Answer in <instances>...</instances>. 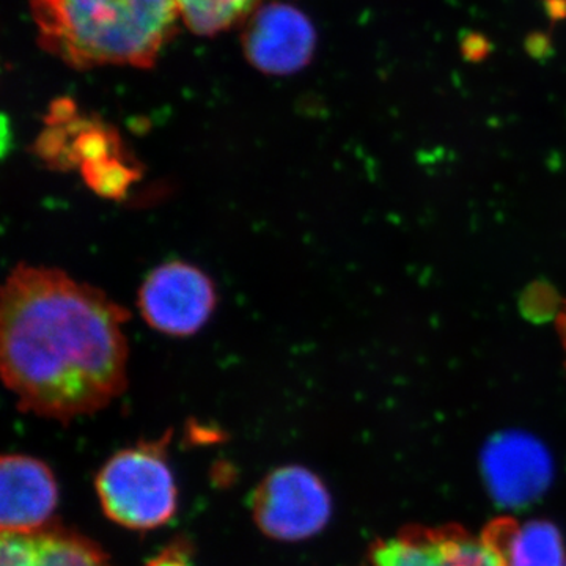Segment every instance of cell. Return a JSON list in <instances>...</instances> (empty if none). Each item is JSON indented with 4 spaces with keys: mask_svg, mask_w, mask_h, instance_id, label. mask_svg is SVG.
<instances>
[{
    "mask_svg": "<svg viewBox=\"0 0 566 566\" xmlns=\"http://www.w3.org/2000/svg\"><path fill=\"white\" fill-rule=\"evenodd\" d=\"M128 319L61 270L14 268L0 296V368L21 411L66 422L106 408L128 381Z\"/></svg>",
    "mask_w": 566,
    "mask_h": 566,
    "instance_id": "1",
    "label": "cell"
},
{
    "mask_svg": "<svg viewBox=\"0 0 566 566\" xmlns=\"http://www.w3.org/2000/svg\"><path fill=\"white\" fill-rule=\"evenodd\" d=\"M39 43L76 70L151 69L172 39L177 0H29Z\"/></svg>",
    "mask_w": 566,
    "mask_h": 566,
    "instance_id": "2",
    "label": "cell"
},
{
    "mask_svg": "<svg viewBox=\"0 0 566 566\" xmlns=\"http://www.w3.org/2000/svg\"><path fill=\"white\" fill-rule=\"evenodd\" d=\"M167 439L122 450L96 476L103 512L118 526L153 531L169 523L178 491L166 455Z\"/></svg>",
    "mask_w": 566,
    "mask_h": 566,
    "instance_id": "3",
    "label": "cell"
},
{
    "mask_svg": "<svg viewBox=\"0 0 566 566\" xmlns=\"http://www.w3.org/2000/svg\"><path fill=\"white\" fill-rule=\"evenodd\" d=\"M331 506L322 480L301 465L275 469L252 495L253 521L279 542H303L318 534L329 521Z\"/></svg>",
    "mask_w": 566,
    "mask_h": 566,
    "instance_id": "4",
    "label": "cell"
},
{
    "mask_svg": "<svg viewBox=\"0 0 566 566\" xmlns=\"http://www.w3.org/2000/svg\"><path fill=\"white\" fill-rule=\"evenodd\" d=\"M218 296L214 283L192 264L172 262L156 268L139 292L140 314L153 329L188 337L207 324Z\"/></svg>",
    "mask_w": 566,
    "mask_h": 566,
    "instance_id": "5",
    "label": "cell"
},
{
    "mask_svg": "<svg viewBox=\"0 0 566 566\" xmlns=\"http://www.w3.org/2000/svg\"><path fill=\"white\" fill-rule=\"evenodd\" d=\"M316 33L303 13L286 3H268L249 14L243 50L252 66L270 76H290L314 59Z\"/></svg>",
    "mask_w": 566,
    "mask_h": 566,
    "instance_id": "6",
    "label": "cell"
},
{
    "mask_svg": "<svg viewBox=\"0 0 566 566\" xmlns=\"http://www.w3.org/2000/svg\"><path fill=\"white\" fill-rule=\"evenodd\" d=\"M482 464L494 501L513 509L539 497L553 476L545 447L521 431H506L491 439L483 450Z\"/></svg>",
    "mask_w": 566,
    "mask_h": 566,
    "instance_id": "7",
    "label": "cell"
},
{
    "mask_svg": "<svg viewBox=\"0 0 566 566\" xmlns=\"http://www.w3.org/2000/svg\"><path fill=\"white\" fill-rule=\"evenodd\" d=\"M370 566H504L485 536L463 528H406L371 549Z\"/></svg>",
    "mask_w": 566,
    "mask_h": 566,
    "instance_id": "8",
    "label": "cell"
},
{
    "mask_svg": "<svg viewBox=\"0 0 566 566\" xmlns=\"http://www.w3.org/2000/svg\"><path fill=\"white\" fill-rule=\"evenodd\" d=\"M59 504L55 476L43 461L6 455L0 463L2 534H31L50 526Z\"/></svg>",
    "mask_w": 566,
    "mask_h": 566,
    "instance_id": "9",
    "label": "cell"
},
{
    "mask_svg": "<svg viewBox=\"0 0 566 566\" xmlns=\"http://www.w3.org/2000/svg\"><path fill=\"white\" fill-rule=\"evenodd\" d=\"M0 566H114L102 547L65 528L2 534Z\"/></svg>",
    "mask_w": 566,
    "mask_h": 566,
    "instance_id": "10",
    "label": "cell"
},
{
    "mask_svg": "<svg viewBox=\"0 0 566 566\" xmlns=\"http://www.w3.org/2000/svg\"><path fill=\"white\" fill-rule=\"evenodd\" d=\"M504 566H566L564 542L553 524L499 520L483 534Z\"/></svg>",
    "mask_w": 566,
    "mask_h": 566,
    "instance_id": "11",
    "label": "cell"
},
{
    "mask_svg": "<svg viewBox=\"0 0 566 566\" xmlns=\"http://www.w3.org/2000/svg\"><path fill=\"white\" fill-rule=\"evenodd\" d=\"M185 24L197 35L227 31L255 9L256 0H177Z\"/></svg>",
    "mask_w": 566,
    "mask_h": 566,
    "instance_id": "12",
    "label": "cell"
},
{
    "mask_svg": "<svg viewBox=\"0 0 566 566\" xmlns=\"http://www.w3.org/2000/svg\"><path fill=\"white\" fill-rule=\"evenodd\" d=\"M147 566H192L188 547L177 543L166 547L159 556L151 558Z\"/></svg>",
    "mask_w": 566,
    "mask_h": 566,
    "instance_id": "13",
    "label": "cell"
},
{
    "mask_svg": "<svg viewBox=\"0 0 566 566\" xmlns=\"http://www.w3.org/2000/svg\"><path fill=\"white\" fill-rule=\"evenodd\" d=\"M557 333H558V337H560L562 348H564L565 364H566V304H565V307L562 308L560 314H558Z\"/></svg>",
    "mask_w": 566,
    "mask_h": 566,
    "instance_id": "14",
    "label": "cell"
}]
</instances>
